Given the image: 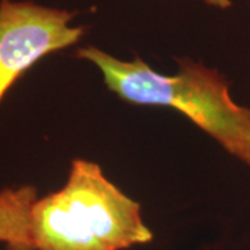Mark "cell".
Wrapping results in <instances>:
<instances>
[{
  "mask_svg": "<svg viewBox=\"0 0 250 250\" xmlns=\"http://www.w3.org/2000/svg\"><path fill=\"white\" fill-rule=\"evenodd\" d=\"M36 199L34 185L0 190V243L6 245V250H35L29 217Z\"/></svg>",
  "mask_w": 250,
  "mask_h": 250,
  "instance_id": "obj_4",
  "label": "cell"
},
{
  "mask_svg": "<svg viewBox=\"0 0 250 250\" xmlns=\"http://www.w3.org/2000/svg\"><path fill=\"white\" fill-rule=\"evenodd\" d=\"M75 16L34 1L0 0V104L41 59L80 42L85 27L72 24Z\"/></svg>",
  "mask_w": 250,
  "mask_h": 250,
  "instance_id": "obj_3",
  "label": "cell"
},
{
  "mask_svg": "<svg viewBox=\"0 0 250 250\" xmlns=\"http://www.w3.org/2000/svg\"><path fill=\"white\" fill-rule=\"evenodd\" d=\"M200 1H203L206 6L217 10H228L232 6L231 0H200Z\"/></svg>",
  "mask_w": 250,
  "mask_h": 250,
  "instance_id": "obj_5",
  "label": "cell"
},
{
  "mask_svg": "<svg viewBox=\"0 0 250 250\" xmlns=\"http://www.w3.org/2000/svg\"><path fill=\"white\" fill-rule=\"evenodd\" d=\"M75 57L92 62L107 89L121 100L177 110L228 154L250 167V108L233 100L229 82L217 68L181 57L175 59L177 71L167 75L138 56L121 60L96 46L80 47Z\"/></svg>",
  "mask_w": 250,
  "mask_h": 250,
  "instance_id": "obj_1",
  "label": "cell"
},
{
  "mask_svg": "<svg viewBox=\"0 0 250 250\" xmlns=\"http://www.w3.org/2000/svg\"><path fill=\"white\" fill-rule=\"evenodd\" d=\"M29 225L35 250H125L153 239L141 205L85 159L71 161L59 190L36 199Z\"/></svg>",
  "mask_w": 250,
  "mask_h": 250,
  "instance_id": "obj_2",
  "label": "cell"
}]
</instances>
